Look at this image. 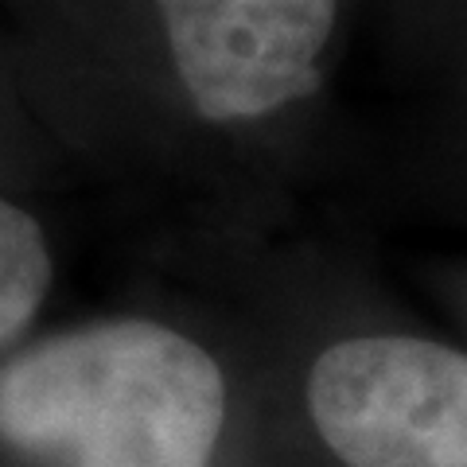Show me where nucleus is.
Segmentation results:
<instances>
[{"instance_id": "f257e3e1", "label": "nucleus", "mask_w": 467, "mask_h": 467, "mask_svg": "<svg viewBox=\"0 0 467 467\" xmlns=\"http://www.w3.org/2000/svg\"><path fill=\"white\" fill-rule=\"evenodd\" d=\"M223 420L218 362L149 319L55 335L0 370V436L70 467H207Z\"/></svg>"}, {"instance_id": "f03ea898", "label": "nucleus", "mask_w": 467, "mask_h": 467, "mask_svg": "<svg viewBox=\"0 0 467 467\" xmlns=\"http://www.w3.org/2000/svg\"><path fill=\"white\" fill-rule=\"evenodd\" d=\"M312 420L347 467H467V355L409 335L343 339L308 374Z\"/></svg>"}, {"instance_id": "7ed1b4c3", "label": "nucleus", "mask_w": 467, "mask_h": 467, "mask_svg": "<svg viewBox=\"0 0 467 467\" xmlns=\"http://www.w3.org/2000/svg\"><path fill=\"white\" fill-rule=\"evenodd\" d=\"M175 70L207 121L265 117L319 86L335 0H156Z\"/></svg>"}, {"instance_id": "20e7f679", "label": "nucleus", "mask_w": 467, "mask_h": 467, "mask_svg": "<svg viewBox=\"0 0 467 467\" xmlns=\"http://www.w3.org/2000/svg\"><path fill=\"white\" fill-rule=\"evenodd\" d=\"M51 285L47 238L32 214L0 199V343L16 339Z\"/></svg>"}]
</instances>
